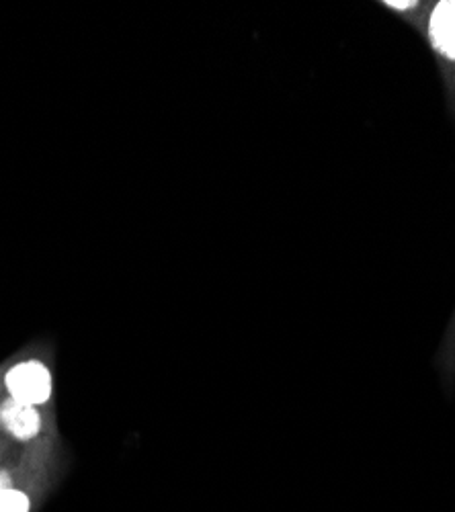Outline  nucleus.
<instances>
[{"instance_id": "f257e3e1", "label": "nucleus", "mask_w": 455, "mask_h": 512, "mask_svg": "<svg viewBox=\"0 0 455 512\" xmlns=\"http://www.w3.org/2000/svg\"><path fill=\"white\" fill-rule=\"evenodd\" d=\"M429 44L455 87V0H439L427 17Z\"/></svg>"}, {"instance_id": "f03ea898", "label": "nucleus", "mask_w": 455, "mask_h": 512, "mask_svg": "<svg viewBox=\"0 0 455 512\" xmlns=\"http://www.w3.org/2000/svg\"><path fill=\"white\" fill-rule=\"evenodd\" d=\"M5 386L11 398L39 406L52 398V373L44 363L25 361L9 369Z\"/></svg>"}, {"instance_id": "7ed1b4c3", "label": "nucleus", "mask_w": 455, "mask_h": 512, "mask_svg": "<svg viewBox=\"0 0 455 512\" xmlns=\"http://www.w3.org/2000/svg\"><path fill=\"white\" fill-rule=\"evenodd\" d=\"M0 426L17 441H31L39 435L41 416L37 406L9 398L0 404Z\"/></svg>"}, {"instance_id": "20e7f679", "label": "nucleus", "mask_w": 455, "mask_h": 512, "mask_svg": "<svg viewBox=\"0 0 455 512\" xmlns=\"http://www.w3.org/2000/svg\"><path fill=\"white\" fill-rule=\"evenodd\" d=\"M29 496L15 486L0 490V512H29Z\"/></svg>"}, {"instance_id": "39448f33", "label": "nucleus", "mask_w": 455, "mask_h": 512, "mask_svg": "<svg viewBox=\"0 0 455 512\" xmlns=\"http://www.w3.org/2000/svg\"><path fill=\"white\" fill-rule=\"evenodd\" d=\"M382 5L396 11V13H402V15L417 11L421 7V3H415V0H412V3H408V0H386V3H382Z\"/></svg>"}, {"instance_id": "423d86ee", "label": "nucleus", "mask_w": 455, "mask_h": 512, "mask_svg": "<svg viewBox=\"0 0 455 512\" xmlns=\"http://www.w3.org/2000/svg\"><path fill=\"white\" fill-rule=\"evenodd\" d=\"M11 486H13V480H11V476H9L7 472H0V490L11 488Z\"/></svg>"}]
</instances>
